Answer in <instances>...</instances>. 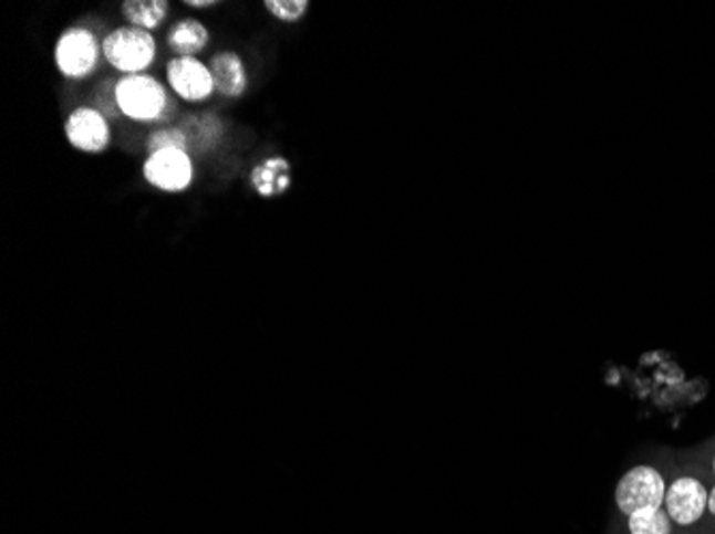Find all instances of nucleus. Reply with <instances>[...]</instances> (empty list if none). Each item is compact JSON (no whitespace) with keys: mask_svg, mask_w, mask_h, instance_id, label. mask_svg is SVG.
Here are the masks:
<instances>
[{"mask_svg":"<svg viewBox=\"0 0 715 534\" xmlns=\"http://www.w3.org/2000/svg\"><path fill=\"white\" fill-rule=\"evenodd\" d=\"M116 103L121 116L137 125H165L176 114V101L155 75H123L116 80Z\"/></svg>","mask_w":715,"mask_h":534,"instance_id":"1","label":"nucleus"},{"mask_svg":"<svg viewBox=\"0 0 715 534\" xmlns=\"http://www.w3.org/2000/svg\"><path fill=\"white\" fill-rule=\"evenodd\" d=\"M103 59V39L97 32L82 24L66 27L54 43V64L59 73L71 80L82 82L97 73Z\"/></svg>","mask_w":715,"mask_h":534,"instance_id":"2","label":"nucleus"},{"mask_svg":"<svg viewBox=\"0 0 715 534\" xmlns=\"http://www.w3.org/2000/svg\"><path fill=\"white\" fill-rule=\"evenodd\" d=\"M157 39L153 32L118 27L103 36V59L123 75H144L157 61Z\"/></svg>","mask_w":715,"mask_h":534,"instance_id":"3","label":"nucleus"},{"mask_svg":"<svg viewBox=\"0 0 715 534\" xmlns=\"http://www.w3.org/2000/svg\"><path fill=\"white\" fill-rule=\"evenodd\" d=\"M142 176L153 189L167 195H180L194 187L196 165L187 150L165 148L146 157L142 165Z\"/></svg>","mask_w":715,"mask_h":534,"instance_id":"4","label":"nucleus"},{"mask_svg":"<svg viewBox=\"0 0 715 534\" xmlns=\"http://www.w3.org/2000/svg\"><path fill=\"white\" fill-rule=\"evenodd\" d=\"M666 496L664 477L651 467H636L619 479L615 503L623 515L643 509H660Z\"/></svg>","mask_w":715,"mask_h":534,"instance_id":"5","label":"nucleus"},{"mask_svg":"<svg viewBox=\"0 0 715 534\" xmlns=\"http://www.w3.org/2000/svg\"><path fill=\"white\" fill-rule=\"evenodd\" d=\"M65 137L77 153L103 155L112 146L110 118L95 105H80L66 116Z\"/></svg>","mask_w":715,"mask_h":534,"instance_id":"6","label":"nucleus"},{"mask_svg":"<svg viewBox=\"0 0 715 534\" xmlns=\"http://www.w3.org/2000/svg\"><path fill=\"white\" fill-rule=\"evenodd\" d=\"M165 75L169 91L187 103H204L217 95L213 71L199 59H172L165 64Z\"/></svg>","mask_w":715,"mask_h":534,"instance_id":"7","label":"nucleus"},{"mask_svg":"<svg viewBox=\"0 0 715 534\" xmlns=\"http://www.w3.org/2000/svg\"><path fill=\"white\" fill-rule=\"evenodd\" d=\"M709 494L705 485L692 477L677 479L664 496L666 513L671 520H675L680 526H690L698 522L707 509Z\"/></svg>","mask_w":715,"mask_h":534,"instance_id":"8","label":"nucleus"},{"mask_svg":"<svg viewBox=\"0 0 715 534\" xmlns=\"http://www.w3.org/2000/svg\"><path fill=\"white\" fill-rule=\"evenodd\" d=\"M249 185L261 199H277L292 190V163L290 158L274 155L261 158L249 174Z\"/></svg>","mask_w":715,"mask_h":534,"instance_id":"9","label":"nucleus"},{"mask_svg":"<svg viewBox=\"0 0 715 534\" xmlns=\"http://www.w3.org/2000/svg\"><path fill=\"white\" fill-rule=\"evenodd\" d=\"M215 93L224 98H240L249 91V71L238 52L224 50L210 59Z\"/></svg>","mask_w":715,"mask_h":534,"instance_id":"10","label":"nucleus"},{"mask_svg":"<svg viewBox=\"0 0 715 534\" xmlns=\"http://www.w3.org/2000/svg\"><path fill=\"white\" fill-rule=\"evenodd\" d=\"M165 43L174 59H196L197 54L208 50L210 31L196 18H185L172 24L165 34Z\"/></svg>","mask_w":715,"mask_h":534,"instance_id":"11","label":"nucleus"},{"mask_svg":"<svg viewBox=\"0 0 715 534\" xmlns=\"http://www.w3.org/2000/svg\"><path fill=\"white\" fill-rule=\"evenodd\" d=\"M180 126L185 128V133L189 137L191 157L194 155H206L213 148H217V144L221 142V135H224V123L215 114L187 116Z\"/></svg>","mask_w":715,"mask_h":534,"instance_id":"12","label":"nucleus"},{"mask_svg":"<svg viewBox=\"0 0 715 534\" xmlns=\"http://www.w3.org/2000/svg\"><path fill=\"white\" fill-rule=\"evenodd\" d=\"M169 7L172 4L167 0H125L121 4V13L133 29L153 32L165 24Z\"/></svg>","mask_w":715,"mask_h":534,"instance_id":"13","label":"nucleus"},{"mask_svg":"<svg viewBox=\"0 0 715 534\" xmlns=\"http://www.w3.org/2000/svg\"><path fill=\"white\" fill-rule=\"evenodd\" d=\"M630 534H671V517L660 509H643L630 515Z\"/></svg>","mask_w":715,"mask_h":534,"instance_id":"14","label":"nucleus"},{"mask_svg":"<svg viewBox=\"0 0 715 534\" xmlns=\"http://www.w3.org/2000/svg\"><path fill=\"white\" fill-rule=\"evenodd\" d=\"M165 148H180V150L189 153V137L183 126H159L146 137V153L148 155H153L157 150H165Z\"/></svg>","mask_w":715,"mask_h":534,"instance_id":"15","label":"nucleus"},{"mask_svg":"<svg viewBox=\"0 0 715 534\" xmlns=\"http://www.w3.org/2000/svg\"><path fill=\"white\" fill-rule=\"evenodd\" d=\"M311 2L309 0H266L263 9L270 18L281 24H298L307 18Z\"/></svg>","mask_w":715,"mask_h":534,"instance_id":"16","label":"nucleus"},{"mask_svg":"<svg viewBox=\"0 0 715 534\" xmlns=\"http://www.w3.org/2000/svg\"><path fill=\"white\" fill-rule=\"evenodd\" d=\"M116 82L107 80L101 84V88H97V95H95V101H97L99 112L105 114L107 118H118L121 116V109H118V103H116Z\"/></svg>","mask_w":715,"mask_h":534,"instance_id":"17","label":"nucleus"},{"mask_svg":"<svg viewBox=\"0 0 715 534\" xmlns=\"http://www.w3.org/2000/svg\"><path fill=\"white\" fill-rule=\"evenodd\" d=\"M185 7H189V9H213V7H219V0H185Z\"/></svg>","mask_w":715,"mask_h":534,"instance_id":"18","label":"nucleus"},{"mask_svg":"<svg viewBox=\"0 0 715 534\" xmlns=\"http://www.w3.org/2000/svg\"><path fill=\"white\" fill-rule=\"evenodd\" d=\"M707 509H709V511H712V513H714L715 515V488L714 492L709 494V503H707Z\"/></svg>","mask_w":715,"mask_h":534,"instance_id":"19","label":"nucleus"},{"mask_svg":"<svg viewBox=\"0 0 715 534\" xmlns=\"http://www.w3.org/2000/svg\"><path fill=\"white\" fill-rule=\"evenodd\" d=\"M714 471H715V460H714Z\"/></svg>","mask_w":715,"mask_h":534,"instance_id":"20","label":"nucleus"}]
</instances>
